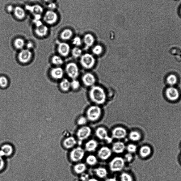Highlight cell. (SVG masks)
Returning a JSON list of instances; mask_svg holds the SVG:
<instances>
[{
	"label": "cell",
	"mask_w": 181,
	"mask_h": 181,
	"mask_svg": "<svg viewBox=\"0 0 181 181\" xmlns=\"http://www.w3.org/2000/svg\"><path fill=\"white\" fill-rule=\"evenodd\" d=\"M102 114V109L98 106L90 107L86 112V117L88 121L92 122L99 120Z\"/></svg>",
	"instance_id": "obj_2"
},
{
	"label": "cell",
	"mask_w": 181,
	"mask_h": 181,
	"mask_svg": "<svg viewBox=\"0 0 181 181\" xmlns=\"http://www.w3.org/2000/svg\"><path fill=\"white\" fill-rule=\"evenodd\" d=\"M166 97L172 101L178 100L180 97V94L177 88L173 86H170L167 88L165 92Z\"/></svg>",
	"instance_id": "obj_11"
},
{
	"label": "cell",
	"mask_w": 181,
	"mask_h": 181,
	"mask_svg": "<svg viewBox=\"0 0 181 181\" xmlns=\"http://www.w3.org/2000/svg\"><path fill=\"white\" fill-rule=\"evenodd\" d=\"M103 48L102 46L99 45H97L92 48L93 53L96 55H99L103 52Z\"/></svg>",
	"instance_id": "obj_36"
},
{
	"label": "cell",
	"mask_w": 181,
	"mask_h": 181,
	"mask_svg": "<svg viewBox=\"0 0 181 181\" xmlns=\"http://www.w3.org/2000/svg\"><path fill=\"white\" fill-rule=\"evenodd\" d=\"M8 80L6 77H0V86L2 87H6L8 85Z\"/></svg>",
	"instance_id": "obj_41"
},
{
	"label": "cell",
	"mask_w": 181,
	"mask_h": 181,
	"mask_svg": "<svg viewBox=\"0 0 181 181\" xmlns=\"http://www.w3.org/2000/svg\"><path fill=\"white\" fill-rule=\"evenodd\" d=\"M125 161L123 158L116 156L112 159L109 163V168L112 172H120L123 170L125 165Z\"/></svg>",
	"instance_id": "obj_3"
},
{
	"label": "cell",
	"mask_w": 181,
	"mask_h": 181,
	"mask_svg": "<svg viewBox=\"0 0 181 181\" xmlns=\"http://www.w3.org/2000/svg\"><path fill=\"white\" fill-rule=\"evenodd\" d=\"M13 13L15 16L19 20L23 19L26 16L25 10L20 6H16L15 7Z\"/></svg>",
	"instance_id": "obj_23"
},
{
	"label": "cell",
	"mask_w": 181,
	"mask_h": 181,
	"mask_svg": "<svg viewBox=\"0 0 181 181\" xmlns=\"http://www.w3.org/2000/svg\"><path fill=\"white\" fill-rule=\"evenodd\" d=\"M43 1L46 2H47V3H49L50 2H53L54 0H43Z\"/></svg>",
	"instance_id": "obj_51"
},
{
	"label": "cell",
	"mask_w": 181,
	"mask_h": 181,
	"mask_svg": "<svg viewBox=\"0 0 181 181\" xmlns=\"http://www.w3.org/2000/svg\"><path fill=\"white\" fill-rule=\"evenodd\" d=\"M82 51L80 48L78 47H75L72 50V55L75 58H77L82 56Z\"/></svg>",
	"instance_id": "obj_38"
},
{
	"label": "cell",
	"mask_w": 181,
	"mask_h": 181,
	"mask_svg": "<svg viewBox=\"0 0 181 181\" xmlns=\"http://www.w3.org/2000/svg\"><path fill=\"white\" fill-rule=\"evenodd\" d=\"M14 8L15 7H14L13 6L11 5H9V6H7V11L10 13H11V12H13Z\"/></svg>",
	"instance_id": "obj_47"
},
{
	"label": "cell",
	"mask_w": 181,
	"mask_h": 181,
	"mask_svg": "<svg viewBox=\"0 0 181 181\" xmlns=\"http://www.w3.org/2000/svg\"><path fill=\"white\" fill-rule=\"evenodd\" d=\"M77 141L74 137H68L63 141V145L65 148L69 149L74 148L76 145Z\"/></svg>",
	"instance_id": "obj_20"
},
{
	"label": "cell",
	"mask_w": 181,
	"mask_h": 181,
	"mask_svg": "<svg viewBox=\"0 0 181 181\" xmlns=\"http://www.w3.org/2000/svg\"><path fill=\"white\" fill-rule=\"evenodd\" d=\"M43 20L48 25H53L58 21V16L54 11L48 10L44 15Z\"/></svg>",
	"instance_id": "obj_9"
},
{
	"label": "cell",
	"mask_w": 181,
	"mask_h": 181,
	"mask_svg": "<svg viewBox=\"0 0 181 181\" xmlns=\"http://www.w3.org/2000/svg\"><path fill=\"white\" fill-rule=\"evenodd\" d=\"M126 149L128 153L133 154L136 152L137 148L135 144L131 143L128 144L126 147Z\"/></svg>",
	"instance_id": "obj_37"
},
{
	"label": "cell",
	"mask_w": 181,
	"mask_h": 181,
	"mask_svg": "<svg viewBox=\"0 0 181 181\" xmlns=\"http://www.w3.org/2000/svg\"><path fill=\"white\" fill-rule=\"evenodd\" d=\"M95 40L94 36L90 34H87L85 35L84 38V41L86 46V48H89L93 45Z\"/></svg>",
	"instance_id": "obj_25"
},
{
	"label": "cell",
	"mask_w": 181,
	"mask_h": 181,
	"mask_svg": "<svg viewBox=\"0 0 181 181\" xmlns=\"http://www.w3.org/2000/svg\"><path fill=\"white\" fill-rule=\"evenodd\" d=\"M65 72L69 78L73 79L77 78L79 75V69L76 63L70 62L66 65Z\"/></svg>",
	"instance_id": "obj_8"
},
{
	"label": "cell",
	"mask_w": 181,
	"mask_h": 181,
	"mask_svg": "<svg viewBox=\"0 0 181 181\" xmlns=\"http://www.w3.org/2000/svg\"><path fill=\"white\" fill-rule=\"evenodd\" d=\"M121 181H133V178L132 176L128 173L123 172L120 176Z\"/></svg>",
	"instance_id": "obj_34"
},
{
	"label": "cell",
	"mask_w": 181,
	"mask_h": 181,
	"mask_svg": "<svg viewBox=\"0 0 181 181\" xmlns=\"http://www.w3.org/2000/svg\"><path fill=\"white\" fill-rule=\"evenodd\" d=\"M95 174L99 178H106L108 174L106 169L104 167H99L95 169L94 170Z\"/></svg>",
	"instance_id": "obj_26"
},
{
	"label": "cell",
	"mask_w": 181,
	"mask_h": 181,
	"mask_svg": "<svg viewBox=\"0 0 181 181\" xmlns=\"http://www.w3.org/2000/svg\"><path fill=\"white\" fill-rule=\"evenodd\" d=\"M73 44L76 46H80L82 45V42L81 39L78 36L75 37L72 41Z\"/></svg>",
	"instance_id": "obj_42"
},
{
	"label": "cell",
	"mask_w": 181,
	"mask_h": 181,
	"mask_svg": "<svg viewBox=\"0 0 181 181\" xmlns=\"http://www.w3.org/2000/svg\"><path fill=\"white\" fill-rule=\"evenodd\" d=\"M99 146V143L95 139H91L85 143V149L88 152H94L96 150Z\"/></svg>",
	"instance_id": "obj_17"
},
{
	"label": "cell",
	"mask_w": 181,
	"mask_h": 181,
	"mask_svg": "<svg viewBox=\"0 0 181 181\" xmlns=\"http://www.w3.org/2000/svg\"><path fill=\"white\" fill-rule=\"evenodd\" d=\"M85 155L84 149L80 146L73 148L69 154V158L72 162H78L82 160Z\"/></svg>",
	"instance_id": "obj_5"
},
{
	"label": "cell",
	"mask_w": 181,
	"mask_h": 181,
	"mask_svg": "<svg viewBox=\"0 0 181 181\" xmlns=\"http://www.w3.org/2000/svg\"><path fill=\"white\" fill-rule=\"evenodd\" d=\"M89 179V175L87 174L83 173L81 176V179L83 181H87Z\"/></svg>",
	"instance_id": "obj_46"
},
{
	"label": "cell",
	"mask_w": 181,
	"mask_h": 181,
	"mask_svg": "<svg viewBox=\"0 0 181 181\" xmlns=\"http://www.w3.org/2000/svg\"><path fill=\"white\" fill-rule=\"evenodd\" d=\"M61 89L64 91H67L71 87L70 82L67 79L62 80L60 84Z\"/></svg>",
	"instance_id": "obj_32"
},
{
	"label": "cell",
	"mask_w": 181,
	"mask_h": 181,
	"mask_svg": "<svg viewBox=\"0 0 181 181\" xmlns=\"http://www.w3.org/2000/svg\"><path fill=\"white\" fill-rule=\"evenodd\" d=\"M14 44L15 48L18 49H22L25 45V41L21 38L16 39L14 41Z\"/></svg>",
	"instance_id": "obj_33"
},
{
	"label": "cell",
	"mask_w": 181,
	"mask_h": 181,
	"mask_svg": "<svg viewBox=\"0 0 181 181\" xmlns=\"http://www.w3.org/2000/svg\"><path fill=\"white\" fill-rule=\"evenodd\" d=\"M32 54L28 49H23L19 53L18 58L19 61L23 63H26L29 61L32 57Z\"/></svg>",
	"instance_id": "obj_14"
},
{
	"label": "cell",
	"mask_w": 181,
	"mask_h": 181,
	"mask_svg": "<svg viewBox=\"0 0 181 181\" xmlns=\"http://www.w3.org/2000/svg\"><path fill=\"white\" fill-rule=\"evenodd\" d=\"M47 7L48 10L54 11L55 10L57 9V6L56 3L53 2L48 3Z\"/></svg>",
	"instance_id": "obj_43"
},
{
	"label": "cell",
	"mask_w": 181,
	"mask_h": 181,
	"mask_svg": "<svg viewBox=\"0 0 181 181\" xmlns=\"http://www.w3.org/2000/svg\"><path fill=\"white\" fill-rule=\"evenodd\" d=\"M151 152V150L150 147L146 145L141 146L139 151V154L143 158L147 157L150 155Z\"/></svg>",
	"instance_id": "obj_27"
},
{
	"label": "cell",
	"mask_w": 181,
	"mask_h": 181,
	"mask_svg": "<svg viewBox=\"0 0 181 181\" xmlns=\"http://www.w3.org/2000/svg\"><path fill=\"white\" fill-rule=\"evenodd\" d=\"M96 60L91 54L86 53L81 57L80 63L82 66L86 69H90L94 67Z\"/></svg>",
	"instance_id": "obj_4"
},
{
	"label": "cell",
	"mask_w": 181,
	"mask_h": 181,
	"mask_svg": "<svg viewBox=\"0 0 181 181\" xmlns=\"http://www.w3.org/2000/svg\"><path fill=\"white\" fill-rule=\"evenodd\" d=\"M128 134L126 129L121 126L116 127L112 131V138L116 139H123L126 137Z\"/></svg>",
	"instance_id": "obj_10"
},
{
	"label": "cell",
	"mask_w": 181,
	"mask_h": 181,
	"mask_svg": "<svg viewBox=\"0 0 181 181\" xmlns=\"http://www.w3.org/2000/svg\"><path fill=\"white\" fill-rule=\"evenodd\" d=\"M58 51L61 55L65 57L69 55L70 51V46L67 43H60L58 44Z\"/></svg>",
	"instance_id": "obj_18"
},
{
	"label": "cell",
	"mask_w": 181,
	"mask_h": 181,
	"mask_svg": "<svg viewBox=\"0 0 181 181\" xmlns=\"http://www.w3.org/2000/svg\"><path fill=\"white\" fill-rule=\"evenodd\" d=\"M53 64L55 65H60L63 64V61L60 56L57 55L54 56L52 58Z\"/></svg>",
	"instance_id": "obj_35"
},
{
	"label": "cell",
	"mask_w": 181,
	"mask_h": 181,
	"mask_svg": "<svg viewBox=\"0 0 181 181\" xmlns=\"http://www.w3.org/2000/svg\"><path fill=\"white\" fill-rule=\"evenodd\" d=\"M126 148L125 144L123 142L119 141L115 142L112 144V150L115 153L120 154L124 152Z\"/></svg>",
	"instance_id": "obj_16"
},
{
	"label": "cell",
	"mask_w": 181,
	"mask_h": 181,
	"mask_svg": "<svg viewBox=\"0 0 181 181\" xmlns=\"http://www.w3.org/2000/svg\"><path fill=\"white\" fill-rule=\"evenodd\" d=\"M104 181H117L116 178H110L107 179Z\"/></svg>",
	"instance_id": "obj_49"
},
{
	"label": "cell",
	"mask_w": 181,
	"mask_h": 181,
	"mask_svg": "<svg viewBox=\"0 0 181 181\" xmlns=\"http://www.w3.org/2000/svg\"><path fill=\"white\" fill-rule=\"evenodd\" d=\"M124 160L127 162H130L133 159V156L132 154L128 153L124 155Z\"/></svg>",
	"instance_id": "obj_44"
},
{
	"label": "cell",
	"mask_w": 181,
	"mask_h": 181,
	"mask_svg": "<svg viewBox=\"0 0 181 181\" xmlns=\"http://www.w3.org/2000/svg\"><path fill=\"white\" fill-rule=\"evenodd\" d=\"M87 181H99L95 178L90 179Z\"/></svg>",
	"instance_id": "obj_50"
},
{
	"label": "cell",
	"mask_w": 181,
	"mask_h": 181,
	"mask_svg": "<svg viewBox=\"0 0 181 181\" xmlns=\"http://www.w3.org/2000/svg\"><path fill=\"white\" fill-rule=\"evenodd\" d=\"M14 152L13 146L11 144H5L1 146L0 149V156L8 157L13 154Z\"/></svg>",
	"instance_id": "obj_15"
},
{
	"label": "cell",
	"mask_w": 181,
	"mask_h": 181,
	"mask_svg": "<svg viewBox=\"0 0 181 181\" xmlns=\"http://www.w3.org/2000/svg\"><path fill=\"white\" fill-rule=\"evenodd\" d=\"M51 77L55 80L61 79L64 75V72L62 68L60 67H56L53 68L50 72Z\"/></svg>",
	"instance_id": "obj_19"
},
{
	"label": "cell",
	"mask_w": 181,
	"mask_h": 181,
	"mask_svg": "<svg viewBox=\"0 0 181 181\" xmlns=\"http://www.w3.org/2000/svg\"><path fill=\"white\" fill-rule=\"evenodd\" d=\"M129 138L133 142H137L140 140L141 135L139 132L137 131H132L129 134Z\"/></svg>",
	"instance_id": "obj_28"
},
{
	"label": "cell",
	"mask_w": 181,
	"mask_h": 181,
	"mask_svg": "<svg viewBox=\"0 0 181 181\" xmlns=\"http://www.w3.org/2000/svg\"><path fill=\"white\" fill-rule=\"evenodd\" d=\"M91 133V128L89 126L85 125L82 126L78 129L76 136L78 140L82 142L89 138Z\"/></svg>",
	"instance_id": "obj_7"
},
{
	"label": "cell",
	"mask_w": 181,
	"mask_h": 181,
	"mask_svg": "<svg viewBox=\"0 0 181 181\" xmlns=\"http://www.w3.org/2000/svg\"><path fill=\"white\" fill-rule=\"evenodd\" d=\"M88 121V120L86 117L81 116L78 119L77 123L78 125L82 126L86 125Z\"/></svg>",
	"instance_id": "obj_39"
},
{
	"label": "cell",
	"mask_w": 181,
	"mask_h": 181,
	"mask_svg": "<svg viewBox=\"0 0 181 181\" xmlns=\"http://www.w3.org/2000/svg\"><path fill=\"white\" fill-rule=\"evenodd\" d=\"M166 82L170 86H173L178 82V78L177 76L174 74L169 75L166 79Z\"/></svg>",
	"instance_id": "obj_30"
},
{
	"label": "cell",
	"mask_w": 181,
	"mask_h": 181,
	"mask_svg": "<svg viewBox=\"0 0 181 181\" xmlns=\"http://www.w3.org/2000/svg\"><path fill=\"white\" fill-rule=\"evenodd\" d=\"M112 152L111 149L108 147L102 146L98 151V157L102 160H107L111 158Z\"/></svg>",
	"instance_id": "obj_12"
},
{
	"label": "cell",
	"mask_w": 181,
	"mask_h": 181,
	"mask_svg": "<svg viewBox=\"0 0 181 181\" xmlns=\"http://www.w3.org/2000/svg\"><path fill=\"white\" fill-rule=\"evenodd\" d=\"M95 135L100 140L106 141L107 143L112 142V138L110 137L107 129L103 127H99L97 128L95 132Z\"/></svg>",
	"instance_id": "obj_6"
},
{
	"label": "cell",
	"mask_w": 181,
	"mask_h": 181,
	"mask_svg": "<svg viewBox=\"0 0 181 181\" xmlns=\"http://www.w3.org/2000/svg\"><path fill=\"white\" fill-rule=\"evenodd\" d=\"M89 95L90 100L97 105L103 104L106 102V93L103 88L98 86L94 85L91 87Z\"/></svg>",
	"instance_id": "obj_1"
},
{
	"label": "cell",
	"mask_w": 181,
	"mask_h": 181,
	"mask_svg": "<svg viewBox=\"0 0 181 181\" xmlns=\"http://www.w3.org/2000/svg\"><path fill=\"white\" fill-rule=\"evenodd\" d=\"M48 31V27L44 24L40 26L36 27L35 30L36 35L40 37H44L47 35Z\"/></svg>",
	"instance_id": "obj_22"
},
{
	"label": "cell",
	"mask_w": 181,
	"mask_h": 181,
	"mask_svg": "<svg viewBox=\"0 0 181 181\" xmlns=\"http://www.w3.org/2000/svg\"><path fill=\"white\" fill-rule=\"evenodd\" d=\"M5 165V163L3 157L0 156V171L3 169Z\"/></svg>",
	"instance_id": "obj_45"
},
{
	"label": "cell",
	"mask_w": 181,
	"mask_h": 181,
	"mask_svg": "<svg viewBox=\"0 0 181 181\" xmlns=\"http://www.w3.org/2000/svg\"><path fill=\"white\" fill-rule=\"evenodd\" d=\"M86 162L90 166L96 165L98 163V159L96 156L93 155L88 156L86 159Z\"/></svg>",
	"instance_id": "obj_31"
},
{
	"label": "cell",
	"mask_w": 181,
	"mask_h": 181,
	"mask_svg": "<svg viewBox=\"0 0 181 181\" xmlns=\"http://www.w3.org/2000/svg\"><path fill=\"white\" fill-rule=\"evenodd\" d=\"M82 82L86 86H92L96 81L95 76L91 73H87L83 75L82 77Z\"/></svg>",
	"instance_id": "obj_13"
},
{
	"label": "cell",
	"mask_w": 181,
	"mask_h": 181,
	"mask_svg": "<svg viewBox=\"0 0 181 181\" xmlns=\"http://www.w3.org/2000/svg\"><path fill=\"white\" fill-rule=\"evenodd\" d=\"M71 87L74 90H77L79 89L80 87V83L79 81L76 79H73L71 82H70Z\"/></svg>",
	"instance_id": "obj_40"
},
{
	"label": "cell",
	"mask_w": 181,
	"mask_h": 181,
	"mask_svg": "<svg viewBox=\"0 0 181 181\" xmlns=\"http://www.w3.org/2000/svg\"><path fill=\"white\" fill-rule=\"evenodd\" d=\"M86 169V165L82 163H78L73 167V170L74 172L78 175H81L84 173Z\"/></svg>",
	"instance_id": "obj_24"
},
{
	"label": "cell",
	"mask_w": 181,
	"mask_h": 181,
	"mask_svg": "<svg viewBox=\"0 0 181 181\" xmlns=\"http://www.w3.org/2000/svg\"><path fill=\"white\" fill-rule=\"evenodd\" d=\"M26 9L29 12L32 13L34 15L36 14L41 15L44 12L43 7L38 4L33 6H27Z\"/></svg>",
	"instance_id": "obj_21"
},
{
	"label": "cell",
	"mask_w": 181,
	"mask_h": 181,
	"mask_svg": "<svg viewBox=\"0 0 181 181\" xmlns=\"http://www.w3.org/2000/svg\"><path fill=\"white\" fill-rule=\"evenodd\" d=\"M33 44L31 42H29L27 44V48L28 49H29L32 48L33 47Z\"/></svg>",
	"instance_id": "obj_48"
},
{
	"label": "cell",
	"mask_w": 181,
	"mask_h": 181,
	"mask_svg": "<svg viewBox=\"0 0 181 181\" xmlns=\"http://www.w3.org/2000/svg\"><path fill=\"white\" fill-rule=\"evenodd\" d=\"M72 36V31L69 29H65L61 33L60 37L63 40H70Z\"/></svg>",
	"instance_id": "obj_29"
}]
</instances>
